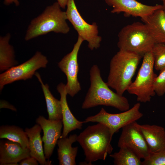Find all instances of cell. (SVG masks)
Returning a JSON list of instances; mask_svg holds the SVG:
<instances>
[{"label":"cell","instance_id":"cell-1","mask_svg":"<svg viewBox=\"0 0 165 165\" xmlns=\"http://www.w3.org/2000/svg\"><path fill=\"white\" fill-rule=\"evenodd\" d=\"M90 75V85L82 104V108L104 105L113 107L123 112L130 109L127 98L114 92L103 80L97 65L91 67Z\"/></svg>","mask_w":165,"mask_h":165},{"label":"cell","instance_id":"cell-2","mask_svg":"<svg viewBox=\"0 0 165 165\" xmlns=\"http://www.w3.org/2000/svg\"><path fill=\"white\" fill-rule=\"evenodd\" d=\"M113 135L109 129L101 123L88 126L78 135L77 141L83 150L87 163L91 165L98 160H105L111 153Z\"/></svg>","mask_w":165,"mask_h":165},{"label":"cell","instance_id":"cell-3","mask_svg":"<svg viewBox=\"0 0 165 165\" xmlns=\"http://www.w3.org/2000/svg\"><path fill=\"white\" fill-rule=\"evenodd\" d=\"M142 57L134 52L119 50L110 62L106 82L108 85L118 94L123 95L132 82V79Z\"/></svg>","mask_w":165,"mask_h":165},{"label":"cell","instance_id":"cell-4","mask_svg":"<svg viewBox=\"0 0 165 165\" xmlns=\"http://www.w3.org/2000/svg\"><path fill=\"white\" fill-rule=\"evenodd\" d=\"M56 2L47 6L43 12L31 21L25 36L27 41L39 36L53 32L66 34L70 28L67 23L66 12L62 10Z\"/></svg>","mask_w":165,"mask_h":165},{"label":"cell","instance_id":"cell-5","mask_svg":"<svg viewBox=\"0 0 165 165\" xmlns=\"http://www.w3.org/2000/svg\"><path fill=\"white\" fill-rule=\"evenodd\" d=\"M117 46L119 50L132 52L142 57L151 51L155 42L147 26L135 22L123 28L118 35Z\"/></svg>","mask_w":165,"mask_h":165},{"label":"cell","instance_id":"cell-6","mask_svg":"<svg viewBox=\"0 0 165 165\" xmlns=\"http://www.w3.org/2000/svg\"><path fill=\"white\" fill-rule=\"evenodd\" d=\"M142 57V63L135 79L127 91L137 96V101L145 103L150 102L156 94L154 83L157 75L153 71L154 59L152 51L147 53Z\"/></svg>","mask_w":165,"mask_h":165},{"label":"cell","instance_id":"cell-7","mask_svg":"<svg viewBox=\"0 0 165 165\" xmlns=\"http://www.w3.org/2000/svg\"><path fill=\"white\" fill-rule=\"evenodd\" d=\"M140 103H137L130 109L117 114L108 113L103 108L97 114L87 117L85 123L97 122L107 126L113 135L124 127L142 118L143 115L140 111Z\"/></svg>","mask_w":165,"mask_h":165},{"label":"cell","instance_id":"cell-8","mask_svg":"<svg viewBox=\"0 0 165 165\" xmlns=\"http://www.w3.org/2000/svg\"><path fill=\"white\" fill-rule=\"evenodd\" d=\"M48 63L46 56L39 51L25 62L10 68L0 75V90L4 86L20 80L31 79L39 69L45 68Z\"/></svg>","mask_w":165,"mask_h":165},{"label":"cell","instance_id":"cell-9","mask_svg":"<svg viewBox=\"0 0 165 165\" xmlns=\"http://www.w3.org/2000/svg\"><path fill=\"white\" fill-rule=\"evenodd\" d=\"M66 6L67 20L77 31L78 36L88 42V47L91 50L99 48L102 38L98 35L97 23L90 24L86 21L79 13L74 0H68Z\"/></svg>","mask_w":165,"mask_h":165},{"label":"cell","instance_id":"cell-10","mask_svg":"<svg viewBox=\"0 0 165 165\" xmlns=\"http://www.w3.org/2000/svg\"><path fill=\"white\" fill-rule=\"evenodd\" d=\"M84 41L78 36L72 51L65 55L58 63V66L66 75L67 82L65 85L67 94L74 97L81 90L78 78L79 71L78 56L80 46Z\"/></svg>","mask_w":165,"mask_h":165},{"label":"cell","instance_id":"cell-11","mask_svg":"<svg viewBox=\"0 0 165 165\" xmlns=\"http://www.w3.org/2000/svg\"><path fill=\"white\" fill-rule=\"evenodd\" d=\"M122 129L118 142V147L129 148L141 159L144 160L147 158L151 152L137 121Z\"/></svg>","mask_w":165,"mask_h":165},{"label":"cell","instance_id":"cell-12","mask_svg":"<svg viewBox=\"0 0 165 165\" xmlns=\"http://www.w3.org/2000/svg\"><path fill=\"white\" fill-rule=\"evenodd\" d=\"M112 8L113 13H123L125 16L140 17L141 20L147 17L156 10L163 8L162 5L149 6L136 0H104Z\"/></svg>","mask_w":165,"mask_h":165},{"label":"cell","instance_id":"cell-13","mask_svg":"<svg viewBox=\"0 0 165 165\" xmlns=\"http://www.w3.org/2000/svg\"><path fill=\"white\" fill-rule=\"evenodd\" d=\"M36 121L43 130L42 139L44 143V154L46 159H49L61 136L63 126L62 120L47 119L40 116L36 119Z\"/></svg>","mask_w":165,"mask_h":165},{"label":"cell","instance_id":"cell-14","mask_svg":"<svg viewBox=\"0 0 165 165\" xmlns=\"http://www.w3.org/2000/svg\"><path fill=\"white\" fill-rule=\"evenodd\" d=\"M30 156L28 148H24L19 143L7 139L0 141L1 165H18V162Z\"/></svg>","mask_w":165,"mask_h":165},{"label":"cell","instance_id":"cell-15","mask_svg":"<svg viewBox=\"0 0 165 165\" xmlns=\"http://www.w3.org/2000/svg\"><path fill=\"white\" fill-rule=\"evenodd\" d=\"M57 89L60 95V101L62 109L63 130L60 138L67 137L71 131L76 129L80 130L84 121H81L74 116L68 106L67 100L65 85L62 82L59 84Z\"/></svg>","mask_w":165,"mask_h":165},{"label":"cell","instance_id":"cell-16","mask_svg":"<svg viewBox=\"0 0 165 165\" xmlns=\"http://www.w3.org/2000/svg\"><path fill=\"white\" fill-rule=\"evenodd\" d=\"M42 130L38 124L31 128H26L25 129L29 139L28 148L30 156L36 159L40 165H51V161L46 160L45 156L40 134Z\"/></svg>","mask_w":165,"mask_h":165},{"label":"cell","instance_id":"cell-17","mask_svg":"<svg viewBox=\"0 0 165 165\" xmlns=\"http://www.w3.org/2000/svg\"><path fill=\"white\" fill-rule=\"evenodd\" d=\"M138 127L151 152L165 147V129L163 127L156 125L139 124Z\"/></svg>","mask_w":165,"mask_h":165},{"label":"cell","instance_id":"cell-18","mask_svg":"<svg viewBox=\"0 0 165 165\" xmlns=\"http://www.w3.org/2000/svg\"><path fill=\"white\" fill-rule=\"evenodd\" d=\"M141 20L149 29L155 43L165 44V13L163 8Z\"/></svg>","mask_w":165,"mask_h":165},{"label":"cell","instance_id":"cell-19","mask_svg":"<svg viewBox=\"0 0 165 165\" xmlns=\"http://www.w3.org/2000/svg\"><path fill=\"white\" fill-rule=\"evenodd\" d=\"M78 135L74 134L68 137L60 138L57 142L58 159L60 165H75L78 147L72 145L77 141Z\"/></svg>","mask_w":165,"mask_h":165},{"label":"cell","instance_id":"cell-20","mask_svg":"<svg viewBox=\"0 0 165 165\" xmlns=\"http://www.w3.org/2000/svg\"><path fill=\"white\" fill-rule=\"evenodd\" d=\"M35 75L41 84L46 102L48 119L62 120V109L60 100L54 97L50 90L49 85L43 83L38 72H36Z\"/></svg>","mask_w":165,"mask_h":165},{"label":"cell","instance_id":"cell-21","mask_svg":"<svg viewBox=\"0 0 165 165\" xmlns=\"http://www.w3.org/2000/svg\"><path fill=\"white\" fill-rule=\"evenodd\" d=\"M11 35L8 33L0 38V71L5 72L18 63L15 60L13 46L9 43Z\"/></svg>","mask_w":165,"mask_h":165},{"label":"cell","instance_id":"cell-22","mask_svg":"<svg viewBox=\"0 0 165 165\" xmlns=\"http://www.w3.org/2000/svg\"><path fill=\"white\" fill-rule=\"evenodd\" d=\"M0 138L6 139L28 148L29 139L25 130L15 125H2L0 127Z\"/></svg>","mask_w":165,"mask_h":165},{"label":"cell","instance_id":"cell-23","mask_svg":"<svg viewBox=\"0 0 165 165\" xmlns=\"http://www.w3.org/2000/svg\"><path fill=\"white\" fill-rule=\"evenodd\" d=\"M119 148L118 152L109 155L114 165H142L141 159L131 149L127 147Z\"/></svg>","mask_w":165,"mask_h":165},{"label":"cell","instance_id":"cell-24","mask_svg":"<svg viewBox=\"0 0 165 165\" xmlns=\"http://www.w3.org/2000/svg\"><path fill=\"white\" fill-rule=\"evenodd\" d=\"M151 51L154 59V68L160 71L165 68V44L155 43Z\"/></svg>","mask_w":165,"mask_h":165},{"label":"cell","instance_id":"cell-25","mask_svg":"<svg viewBox=\"0 0 165 165\" xmlns=\"http://www.w3.org/2000/svg\"><path fill=\"white\" fill-rule=\"evenodd\" d=\"M142 165H165V147L154 152L142 161Z\"/></svg>","mask_w":165,"mask_h":165},{"label":"cell","instance_id":"cell-26","mask_svg":"<svg viewBox=\"0 0 165 165\" xmlns=\"http://www.w3.org/2000/svg\"><path fill=\"white\" fill-rule=\"evenodd\" d=\"M154 90L157 95L161 96L165 94V68L160 71L154 83Z\"/></svg>","mask_w":165,"mask_h":165},{"label":"cell","instance_id":"cell-27","mask_svg":"<svg viewBox=\"0 0 165 165\" xmlns=\"http://www.w3.org/2000/svg\"><path fill=\"white\" fill-rule=\"evenodd\" d=\"M38 162L35 158L30 156L22 160L19 162L20 165H38Z\"/></svg>","mask_w":165,"mask_h":165},{"label":"cell","instance_id":"cell-28","mask_svg":"<svg viewBox=\"0 0 165 165\" xmlns=\"http://www.w3.org/2000/svg\"><path fill=\"white\" fill-rule=\"evenodd\" d=\"M6 108L12 110L16 111V109L13 105L4 101L1 100L0 101V108Z\"/></svg>","mask_w":165,"mask_h":165},{"label":"cell","instance_id":"cell-29","mask_svg":"<svg viewBox=\"0 0 165 165\" xmlns=\"http://www.w3.org/2000/svg\"><path fill=\"white\" fill-rule=\"evenodd\" d=\"M14 3L15 5L18 6L19 5V2L18 0H4V3L7 5Z\"/></svg>","mask_w":165,"mask_h":165},{"label":"cell","instance_id":"cell-30","mask_svg":"<svg viewBox=\"0 0 165 165\" xmlns=\"http://www.w3.org/2000/svg\"><path fill=\"white\" fill-rule=\"evenodd\" d=\"M68 0H57L61 8L64 9L66 6Z\"/></svg>","mask_w":165,"mask_h":165},{"label":"cell","instance_id":"cell-31","mask_svg":"<svg viewBox=\"0 0 165 165\" xmlns=\"http://www.w3.org/2000/svg\"><path fill=\"white\" fill-rule=\"evenodd\" d=\"M163 9L165 13V0L163 2Z\"/></svg>","mask_w":165,"mask_h":165},{"label":"cell","instance_id":"cell-32","mask_svg":"<svg viewBox=\"0 0 165 165\" xmlns=\"http://www.w3.org/2000/svg\"><path fill=\"white\" fill-rule=\"evenodd\" d=\"M160 0V1H162V2L165 1V0Z\"/></svg>","mask_w":165,"mask_h":165}]
</instances>
